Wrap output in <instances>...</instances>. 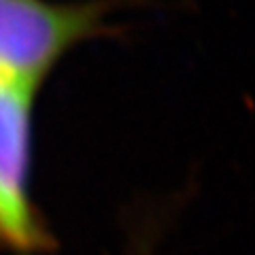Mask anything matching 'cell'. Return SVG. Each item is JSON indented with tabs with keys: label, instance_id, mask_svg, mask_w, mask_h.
<instances>
[{
	"label": "cell",
	"instance_id": "obj_1",
	"mask_svg": "<svg viewBox=\"0 0 255 255\" xmlns=\"http://www.w3.org/2000/svg\"><path fill=\"white\" fill-rule=\"evenodd\" d=\"M105 2L0 0V79L38 90L64 55L102 30Z\"/></svg>",
	"mask_w": 255,
	"mask_h": 255
},
{
	"label": "cell",
	"instance_id": "obj_2",
	"mask_svg": "<svg viewBox=\"0 0 255 255\" xmlns=\"http://www.w3.org/2000/svg\"><path fill=\"white\" fill-rule=\"evenodd\" d=\"M34 96L36 87L0 79V228L4 245L23 253L49 247L30 198Z\"/></svg>",
	"mask_w": 255,
	"mask_h": 255
},
{
	"label": "cell",
	"instance_id": "obj_3",
	"mask_svg": "<svg viewBox=\"0 0 255 255\" xmlns=\"http://www.w3.org/2000/svg\"><path fill=\"white\" fill-rule=\"evenodd\" d=\"M0 245H4V241H2V228H0Z\"/></svg>",
	"mask_w": 255,
	"mask_h": 255
}]
</instances>
